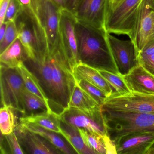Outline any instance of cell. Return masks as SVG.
Wrapping results in <instances>:
<instances>
[{
    "label": "cell",
    "instance_id": "6da1fadb",
    "mask_svg": "<svg viewBox=\"0 0 154 154\" xmlns=\"http://www.w3.org/2000/svg\"><path fill=\"white\" fill-rule=\"evenodd\" d=\"M24 63L39 81L51 111L59 117L68 109L76 84L73 67L61 45L41 59L27 57Z\"/></svg>",
    "mask_w": 154,
    "mask_h": 154
},
{
    "label": "cell",
    "instance_id": "7a4b0ae2",
    "mask_svg": "<svg viewBox=\"0 0 154 154\" xmlns=\"http://www.w3.org/2000/svg\"><path fill=\"white\" fill-rule=\"evenodd\" d=\"M75 33L80 63L97 70H104L120 75L105 29L95 27L77 20Z\"/></svg>",
    "mask_w": 154,
    "mask_h": 154
},
{
    "label": "cell",
    "instance_id": "3957f363",
    "mask_svg": "<svg viewBox=\"0 0 154 154\" xmlns=\"http://www.w3.org/2000/svg\"><path fill=\"white\" fill-rule=\"evenodd\" d=\"M107 134L115 143L127 135L135 133L154 134V114L116 111L102 108Z\"/></svg>",
    "mask_w": 154,
    "mask_h": 154
},
{
    "label": "cell",
    "instance_id": "277c9868",
    "mask_svg": "<svg viewBox=\"0 0 154 154\" xmlns=\"http://www.w3.org/2000/svg\"><path fill=\"white\" fill-rule=\"evenodd\" d=\"M15 22L28 58L36 60L44 57L48 52L47 39L32 8L22 9Z\"/></svg>",
    "mask_w": 154,
    "mask_h": 154
},
{
    "label": "cell",
    "instance_id": "5b68a950",
    "mask_svg": "<svg viewBox=\"0 0 154 154\" xmlns=\"http://www.w3.org/2000/svg\"><path fill=\"white\" fill-rule=\"evenodd\" d=\"M142 0H122L113 6L108 5L105 29L107 33L127 36L134 41V30Z\"/></svg>",
    "mask_w": 154,
    "mask_h": 154
},
{
    "label": "cell",
    "instance_id": "8992f818",
    "mask_svg": "<svg viewBox=\"0 0 154 154\" xmlns=\"http://www.w3.org/2000/svg\"><path fill=\"white\" fill-rule=\"evenodd\" d=\"M31 8L46 35L48 51L60 45L59 21L62 9L54 0H31Z\"/></svg>",
    "mask_w": 154,
    "mask_h": 154
},
{
    "label": "cell",
    "instance_id": "52a82bcc",
    "mask_svg": "<svg viewBox=\"0 0 154 154\" xmlns=\"http://www.w3.org/2000/svg\"><path fill=\"white\" fill-rule=\"evenodd\" d=\"M0 86L2 105L24 114L22 95L26 88L17 68L1 66Z\"/></svg>",
    "mask_w": 154,
    "mask_h": 154
},
{
    "label": "cell",
    "instance_id": "ba28073f",
    "mask_svg": "<svg viewBox=\"0 0 154 154\" xmlns=\"http://www.w3.org/2000/svg\"><path fill=\"white\" fill-rule=\"evenodd\" d=\"M107 39L118 71L122 76L139 64L137 50L133 40L122 39L107 33Z\"/></svg>",
    "mask_w": 154,
    "mask_h": 154
},
{
    "label": "cell",
    "instance_id": "9c48e42d",
    "mask_svg": "<svg viewBox=\"0 0 154 154\" xmlns=\"http://www.w3.org/2000/svg\"><path fill=\"white\" fill-rule=\"evenodd\" d=\"M101 107L116 111L154 114V94L131 92L109 97Z\"/></svg>",
    "mask_w": 154,
    "mask_h": 154
},
{
    "label": "cell",
    "instance_id": "30bf717a",
    "mask_svg": "<svg viewBox=\"0 0 154 154\" xmlns=\"http://www.w3.org/2000/svg\"><path fill=\"white\" fill-rule=\"evenodd\" d=\"M60 120L78 128H83L101 135L107 134L101 108L88 112L77 109H66L59 116Z\"/></svg>",
    "mask_w": 154,
    "mask_h": 154
},
{
    "label": "cell",
    "instance_id": "8fae6325",
    "mask_svg": "<svg viewBox=\"0 0 154 154\" xmlns=\"http://www.w3.org/2000/svg\"><path fill=\"white\" fill-rule=\"evenodd\" d=\"M76 18L73 13L63 8L59 21V42L72 67L80 63L75 33Z\"/></svg>",
    "mask_w": 154,
    "mask_h": 154
},
{
    "label": "cell",
    "instance_id": "7c38bea8",
    "mask_svg": "<svg viewBox=\"0 0 154 154\" xmlns=\"http://www.w3.org/2000/svg\"><path fill=\"white\" fill-rule=\"evenodd\" d=\"M154 27V1L142 0L134 30V42L138 54L149 41Z\"/></svg>",
    "mask_w": 154,
    "mask_h": 154
},
{
    "label": "cell",
    "instance_id": "4fadbf2b",
    "mask_svg": "<svg viewBox=\"0 0 154 154\" xmlns=\"http://www.w3.org/2000/svg\"><path fill=\"white\" fill-rule=\"evenodd\" d=\"M109 0H81L74 15L77 20L105 29Z\"/></svg>",
    "mask_w": 154,
    "mask_h": 154
},
{
    "label": "cell",
    "instance_id": "5bb4252c",
    "mask_svg": "<svg viewBox=\"0 0 154 154\" xmlns=\"http://www.w3.org/2000/svg\"><path fill=\"white\" fill-rule=\"evenodd\" d=\"M15 131L21 147L24 151H25V153L33 154L62 153L45 138L29 130L19 122L17 123Z\"/></svg>",
    "mask_w": 154,
    "mask_h": 154
},
{
    "label": "cell",
    "instance_id": "9a60e30c",
    "mask_svg": "<svg viewBox=\"0 0 154 154\" xmlns=\"http://www.w3.org/2000/svg\"><path fill=\"white\" fill-rule=\"evenodd\" d=\"M154 144V133H132L117 142V154H146Z\"/></svg>",
    "mask_w": 154,
    "mask_h": 154
},
{
    "label": "cell",
    "instance_id": "2e32d148",
    "mask_svg": "<svg viewBox=\"0 0 154 154\" xmlns=\"http://www.w3.org/2000/svg\"><path fill=\"white\" fill-rule=\"evenodd\" d=\"M122 76L131 92L154 94V75L140 65Z\"/></svg>",
    "mask_w": 154,
    "mask_h": 154
},
{
    "label": "cell",
    "instance_id": "e0dca14e",
    "mask_svg": "<svg viewBox=\"0 0 154 154\" xmlns=\"http://www.w3.org/2000/svg\"><path fill=\"white\" fill-rule=\"evenodd\" d=\"M75 78L84 79L105 93L108 98L113 94L110 85L98 70L85 64L80 63L73 69Z\"/></svg>",
    "mask_w": 154,
    "mask_h": 154
},
{
    "label": "cell",
    "instance_id": "ac0fdd59",
    "mask_svg": "<svg viewBox=\"0 0 154 154\" xmlns=\"http://www.w3.org/2000/svg\"><path fill=\"white\" fill-rule=\"evenodd\" d=\"M19 122L22 124L36 125L60 135L62 133L60 118L59 116L52 112L22 116L20 118Z\"/></svg>",
    "mask_w": 154,
    "mask_h": 154
},
{
    "label": "cell",
    "instance_id": "d6986e66",
    "mask_svg": "<svg viewBox=\"0 0 154 154\" xmlns=\"http://www.w3.org/2000/svg\"><path fill=\"white\" fill-rule=\"evenodd\" d=\"M27 57L24 46L18 38L1 54V66L10 68H17L24 63Z\"/></svg>",
    "mask_w": 154,
    "mask_h": 154
},
{
    "label": "cell",
    "instance_id": "ffe728a7",
    "mask_svg": "<svg viewBox=\"0 0 154 154\" xmlns=\"http://www.w3.org/2000/svg\"><path fill=\"white\" fill-rule=\"evenodd\" d=\"M62 133L61 135L65 139L76 153L79 154H96L85 143L78 128L61 121Z\"/></svg>",
    "mask_w": 154,
    "mask_h": 154
},
{
    "label": "cell",
    "instance_id": "44dd1931",
    "mask_svg": "<svg viewBox=\"0 0 154 154\" xmlns=\"http://www.w3.org/2000/svg\"><path fill=\"white\" fill-rule=\"evenodd\" d=\"M101 106L76 82L68 104V109L91 112L100 109Z\"/></svg>",
    "mask_w": 154,
    "mask_h": 154
},
{
    "label": "cell",
    "instance_id": "7402d4cb",
    "mask_svg": "<svg viewBox=\"0 0 154 154\" xmlns=\"http://www.w3.org/2000/svg\"><path fill=\"white\" fill-rule=\"evenodd\" d=\"M20 124L25 126L30 131L36 133L45 138L62 153L71 154L76 153L75 151L72 150L70 146H68L67 144L68 142L67 143L62 138L61 136H59L58 135V133L33 124Z\"/></svg>",
    "mask_w": 154,
    "mask_h": 154
},
{
    "label": "cell",
    "instance_id": "603a6c76",
    "mask_svg": "<svg viewBox=\"0 0 154 154\" xmlns=\"http://www.w3.org/2000/svg\"><path fill=\"white\" fill-rule=\"evenodd\" d=\"M17 68L22 77L26 89L44 101L51 111L48 99L36 77L28 69L24 63Z\"/></svg>",
    "mask_w": 154,
    "mask_h": 154
},
{
    "label": "cell",
    "instance_id": "cb8c5ba5",
    "mask_svg": "<svg viewBox=\"0 0 154 154\" xmlns=\"http://www.w3.org/2000/svg\"><path fill=\"white\" fill-rule=\"evenodd\" d=\"M22 101L24 110L23 116L47 112H52L44 101L31 93L26 88L23 91Z\"/></svg>",
    "mask_w": 154,
    "mask_h": 154
},
{
    "label": "cell",
    "instance_id": "d4e9b609",
    "mask_svg": "<svg viewBox=\"0 0 154 154\" xmlns=\"http://www.w3.org/2000/svg\"><path fill=\"white\" fill-rule=\"evenodd\" d=\"M98 70L110 85L113 92L111 97L127 95L131 93L122 75L115 74L104 70Z\"/></svg>",
    "mask_w": 154,
    "mask_h": 154
},
{
    "label": "cell",
    "instance_id": "484cf974",
    "mask_svg": "<svg viewBox=\"0 0 154 154\" xmlns=\"http://www.w3.org/2000/svg\"><path fill=\"white\" fill-rule=\"evenodd\" d=\"M78 129L85 143L96 154H106L104 136L83 128Z\"/></svg>",
    "mask_w": 154,
    "mask_h": 154
},
{
    "label": "cell",
    "instance_id": "4316f807",
    "mask_svg": "<svg viewBox=\"0 0 154 154\" xmlns=\"http://www.w3.org/2000/svg\"><path fill=\"white\" fill-rule=\"evenodd\" d=\"M13 109L3 106L0 109V129L3 135L10 134L15 131L17 122Z\"/></svg>",
    "mask_w": 154,
    "mask_h": 154
},
{
    "label": "cell",
    "instance_id": "83f0119b",
    "mask_svg": "<svg viewBox=\"0 0 154 154\" xmlns=\"http://www.w3.org/2000/svg\"><path fill=\"white\" fill-rule=\"evenodd\" d=\"M2 135L3 138L2 139V137H1V150L2 154H6L7 148L8 151H9V154H25L23 149L21 147L15 131L8 135Z\"/></svg>",
    "mask_w": 154,
    "mask_h": 154
},
{
    "label": "cell",
    "instance_id": "f1b7e54d",
    "mask_svg": "<svg viewBox=\"0 0 154 154\" xmlns=\"http://www.w3.org/2000/svg\"><path fill=\"white\" fill-rule=\"evenodd\" d=\"M75 79L78 85L90 94L100 105L102 106L104 103L108 98V95L104 92L84 79L78 78Z\"/></svg>",
    "mask_w": 154,
    "mask_h": 154
},
{
    "label": "cell",
    "instance_id": "f546056e",
    "mask_svg": "<svg viewBox=\"0 0 154 154\" xmlns=\"http://www.w3.org/2000/svg\"><path fill=\"white\" fill-rule=\"evenodd\" d=\"M18 32L15 21L9 22L2 40L0 41V54L4 52L18 38Z\"/></svg>",
    "mask_w": 154,
    "mask_h": 154
},
{
    "label": "cell",
    "instance_id": "4dcf8cb0",
    "mask_svg": "<svg viewBox=\"0 0 154 154\" xmlns=\"http://www.w3.org/2000/svg\"><path fill=\"white\" fill-rule=\"evenodd\" d=\"M22 9L18 0H10L3 22L8 23L15 21Z\"/></svg>",
    "mask_w": 154,
    "mask_h": 154
},
{
    "label": "cell",
    "instance_id": "1f68e13d",
    "mask_svg": "<svg viewBox=\"0 0 154 154\" xmlns=\"http://www.w3.org/2000/svg\"><path fill=\"white\" fill-rule=\"evenodd\" d=\"M139 64L154 75V54L139 59Z\"/></svg>",
    "mask_w": 154,
    "mask_h": 154
},
{
    "label": "cell",
    "instance_id": "d6a6232c",
    "mask_svg": "<svg viewBox=\"0 0 154 154\" xmlns=\"http://www.w3.org/2000/svg\"><path fill=\"white\" fill-rule=\"evenodd\" d=\"M153 54H154V39L149 41L144 48L138 53V59Z\"/></svg>",
    "mask_w": 154,
    "mask_h": 154
},
{
    "label": "cell",
    "instance_id": "836d02e7",
    "mask_svg": "<svg viewBox=\"0 0 154 154\" xmlns=\"http://www.w3.org/2000/svg\"><path fill=\"white\" fill-rule=\"evenodd\" d=\"M104 143L106 154H117L116 143L111 139L108 134L104 135Z\"/></svg>",
    "mask_w": 154,
    "mask_h": 154
},
{
    "label": "cell",
    "instance_id": "e575fe53",
    "mask_svg": "<svg viewBox=\"0 0 154 154\" xmlns=\"http://www.w3.org/2000/svg\"><path fill=\"white\" fill-rule=\"evenodd\" d=\"M81 0H63L64 8L74 14Z\"/></svg>",
    "mask_w": 154,
    "mask_h": 154
},
{
    "label": "cell",
    "instance_id": "d590c367",
    "mask_svg": "<svg viewBox=\"0 0 154 154\" xmlns=\"http://www.w3.org/2000/svg\"><path fill=\"white\" fill-rule=\"evenodd\" d=\"M10 0H0V26L3 23Z\"/></svg>",
    "mask_w": 154,
    "mask_h": 154
},
{
    "label": "cell",
    "instance_id": "8d00e7d4",
    "mask_svg": "<svg viewBox=\"0 0 154 154\" xmlns=\"http://www.w3.org/2000/svg\"><path fill=\"white\" fill-rule=\"evenodd\" d=\"M22 9L32 8L31 0H18Z\"/></svg>",
    "mask_w": 154,
    "mask_h": 154
},
{
    "label": "cell",
    "instance_id": "74e56055",
    "mask_svg": "<svg viewBox=\"0 0 154 154\" xmlns=\"http://www.w3.org/2000/svg\"><path fill=\"white\" fill-rule=\"evenodd\" d=\"M7 25H8V23L3 22L0 26V27H1V28H0V41L2 40L4 35H5L6 29H7Z\"/></svg>",
    "mask_w": 154,
    "mask_h": 154
},
{
    "label": "cell",
    "instance_id": "f35d334b",
    "mask_svg": "<svg viewBox=\"0 0 154 154\" xmlns=\"http://www.w3.org/2000/svg\"><path fill=\"white\" fill-rule=\"evenodd\" d=\"M122 0H111L110 2H109V5L110 6H113L118 4Z\"/></svg>",
    "mask_w": 154,
    "mask_h": 154
},
{
    "label": "cell",
    "instance_id": "ab89813d",
    "mask_svg": "<svg viewBox=\"0 0 154 154\" xmlns=\"http://www.w3.org/2000/svg\"><path fill=\"white\" fill-rule=\"evenodd\" d=\"M54 1L57 3V5H58L61 8H64L63 0H54Z\"/></svg>",
    "mask_w": 154,
    "mask_h": 154
},
{
    "label": "cell",
    "instance_id": "60d3db41",
    "mask_svg": "<svg viewBox=\"0 0 154 154\" xmlns=\"http://www.w3.org/2000/svg\"><path fill=\"white\" fill-rule=\"evenodd\" d=\"M146 154H154V146H151L146 152Z\"/></svg>",
    "mask_w": 154,
    "mask_h": 154
},
{
    "label": "cell",
    "instance_id": "b9f144b4",
    "mask_svg": "<svg viewBox=\"0 0 154 154\" xmlns=\"http://www.w3.org/2000/svg\"><path fill=\"white\" fill-rule=\"evenodd\" d=\"M153 39H154V29H153V31H152V34H151V36H150V38H149V41H150V40H153Z\"/></svg>",
    "mask_w": 154,
    "mask_h": 154
},
{
    "label": "cell",
    "instance_id": "7bdbcfd3",
    "mask_svg": "<svg viewBox=\"0 0 154 154\" xmlns=\"http://www.w3.org/2000/svg\"><path fill=\"white\" fill-rule=\"evenodd\" d=\"M111 0H109V2H110Z\"/></svg>",
    "mask_w": 154,
    "mask_h": 154
},
{
    "label": "cell",
    "instance_id": "ee69618b",
    "mask_svg": "<svg viewBox=\"0 0 154 154\" xmlns=\"http://www.w3.org/2000/svg\"><path fill=\"white\" fill-rule=\"evenodd\" d=\"M153 146H154V145H153Z\"/></svg>",
    "mask_w": 154,
    "mask_h": 154
},
{
    "label": "cell",
    "instance_id": "f6af8a7d",
    "mask_svg": "<svg viewBox=\"0 0 154 154\" xmlns=\"http://www.w3.org/2000/svg\"></svg>",
    "mask_w": 154,
    "mask_h": 154
}]
</instances>
